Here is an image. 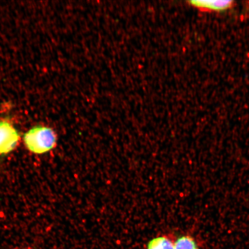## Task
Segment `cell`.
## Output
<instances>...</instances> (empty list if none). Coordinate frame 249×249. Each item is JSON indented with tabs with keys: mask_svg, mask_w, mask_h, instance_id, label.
Masks as SVG:
<instances>
[{
	"mask_svg": "<svg viewBox=\"0 0 249 249\" xmlns=\"http://www.w3.org/2000/svg\"><path fill=\"white\" fill-rule=\"evenodd\" d=\"M190 5L203 10L222 12L231 8L233 5L232 1H191Z\"/></svg>",
	"mask_w": 249,
	"mask_h": 249,
	"instance_id": "3",
	"label": "cell"
},
{
	"mask_svg": "<svg viewBox=\"0 0 249 249\" xmlns=\"http://www.w3.org/2000/svg\"><path fill=\"white\" fill-rule=\"evenodd\" d=\"M174 249H198L194 239L189 236H180L174 244Z\"/></svg>",
	"mask_w": 249,
	"mask_h": 249,
	"instance_id": "5",
	"label": "cell"
},
{
	"mask_svg": "<svg viewBox=\"0 0 249 249\" xmlns=\"http://www.w3.org/2000/svg\"><path fill=\"white\" fill-rule=\"evenodd\" d=\"M147 249H174V244L166 236H158L148 243Z\"/></svg>",
	"mask_w": 249,
	"mask_h": 249,
	"instance_id": "4",
	"label": "cell"
},
{
	"mask_svg": "<svg viewBox=\"0 0 249 249\" xmlns=\"http://www.w3.org/2000/svg\"><path fill=\"white\" fill-rule=\"evenodd\" d=\"M20 140V134L13 124L7 121H0V155L14 151L19 144Z\"/></svg>",
	"mask_w": 249,
	"mask_h": 249,
	"instance_id": "2",
	"label": "cell"
},
{
	"mask_svg": "<svg viewBox=\"0 0 249 249\" xmlns=\"http://www.w3.org/2000/svg\"><path fill=\"white\" fill-rule=\"evenodd\" d=\"M23 142L28 150L35 154H43L57 145V138L54 130L49 127L36 126L24 134Z\"/></svg>",
	"mask_w": 249,
	"mask_h": 249,
	"instance_id": "1",
	"label": "cell"
},
{
	"mask_svg": "<svg viewBox=\"0 0 249 249\" xmlns=\"http://www.w3.org/2000/svg\"></svg>",
	"mask_w": 249,
	"mask_h": 249,
	"instance_id": "6",
	"label": "cell"
}]
</instances>
